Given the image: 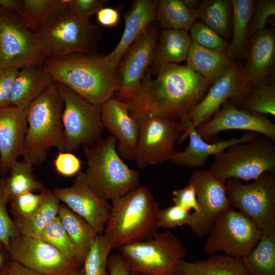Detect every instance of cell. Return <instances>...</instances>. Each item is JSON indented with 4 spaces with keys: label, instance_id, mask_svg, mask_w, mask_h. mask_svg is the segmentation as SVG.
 Returning <instances> with one entry per match:
<instances>
[{
    "label": "cell",
    "instance_id": "obj_22",
    "mask_svg": "<svg viewBox=\"0 0 275 275\" xmlns=\"http://www.w3.org/2000/svg\"><path fill=\"white\" fill-rule=\"evenodd\" d=\"M184 133L180 142L189 138V144L183 151L175 150L169 161L182 166L199 168L204 166L210 156H215L237 143L250 141L258 134L248 131L239 138L233 137L213 143H208L198 133L197 128L191 126L188 119L180 121Z\"/></svg>",
    "mask_w": 275,
    "mask_h": 275
},
{
    "label": "cell",
    "instance_id": "obj_5",
    "mask_svg": "<svg viewBox=\"0 0 275 275\" xmlns=\"http://www.w3.org/2000/svg\"><path fill=\"white\" fill-rule=\"evenodd\" d=\"M117 143L111 134L82 148L87 162V181L99 196L108 201L134 189L140 179V171L130 168L118 154Z\"/></svg>",
    "mask_w": 275,
    "mask_h": 275
},
{
    "label": "cell",
    "instance_id": "obj_28",
    "mask_svg": "<svg viewBox=\"0 0 275 275\" xmlns=\"http://www.w3.org/2000/svg\"><path fill=\"white\" fill-rule=\"evenodd\" d=\"M178 269L180 275H249L241 259L226 254L193 262L182 259Z\"/></svg>",
    "mask_w": 275,
    "mask_h": 275
},
{
    "label": "cell",
    "instance_id": "obj_38",
    "mask_svg": "<svg viewBox=\"0 0 275 275\" xmlns=\"http://www.w3.org/2000/svg\"><path fill=\"white\" fill-rule=\"evenodd\" d=\"M112 246L103 234H98L82 263L85 275H109L107 262Z\"/></svg>",
    "mask_w": 275,
    "mask_h": 275
},
{
    "label": "cell",
    "instance_id": "obj_14",
    "mask_svg": "<svg viewBox=\"0 0 275 275\" xmlns=\"http://www.w3.org/2000/svg\"><path fill=\"white\" fill-rule=\"evenodd\" d=\"M158 35L159 26L154 22L125 52L116 70L120 80L118 99L128 103L140 89L150 73Z\"/></svg>",
    "mask_w": 275,
    "mask_h": 275
},
{
    "label": "cell",
    "instance_id": "obj_39",
    "mask_svg": "<svg viewBox=\"0 0 275 275\" xmlns=\"http://www.w3.org/2000/svg\"><path fill=\"white\" fill-rule=\"evenodd\" d=\"M35 237L52 245L69 259L77 260L73 244L58 215Z\"/></svg>",
    "mask_w": 275,
    "mask_h": 275
},
{
    "label": "cell",
    "instance_id": "obj_21",
    "mask_svg": "<svg viewBox=\"0 0 275 275\" xmlns=\"http://www.w3.org/2000/svg\"><path fill=\"white\" fill-rule=\"evenodd\" d=\"M28 127L26 110L0 107V175L5 177L22 156Z\"/></svg>",
    "mask_w": 275,
    "mask_h": 275
},
{
    "label": "cell",
    "instance_id": "obj_55",
    "mask_svg": "<svg viewBox=\"0 0 275 275\" xmlns=\"http://www.w3.org/2000/svg\"><path fill=\"white\" fill-rule=\"evenodd\" d=\"M66 275H85V274L82 266L72 270Z\"/></svg>",
    "mask_w": 275,
    "mask_h": 275
},
{
    "label": "cell",
    "instance_id": "obj_9",
    "mask_svg": "<svg viewBox=\"0 0 275 275\" xmlns=\"http://www.w3.org/2000/svg\"><path fill=\"white\" fill-rule=\"evenodd\" d=\"M225 185L230 206L252 219L262 234H275V171L248 183L230 179Z\"/></svg>",
    "mask_w": 275,
    "mask_h": 275
},
{
    "label": "cell",
    "instance_id": "obj_19",
    "mask_svg": "<svg viewBox=\"0 0 275 275\" xmlns=\"http://www.w3.org/2000/svg\"><path fill=\"white\" fill-rule=\"evenodd\" d=\"M207 121L197 128L199 135L208 140L229 130H243L266 136L275 141V124L265 115L248 112L226 101Z\"/></svg>",
    "mask_w": 275,
    "mask_h": 275
},
{
    "label": "cell",
    "instance_id": "obj_31",
    "mask_svg": "<svg viewBox=\"0 0 275 275\" xmlns=\"http://www.w3.org/2000/svg\"><path fill=\"white\" fill-rule=\"evenodd\" d=\"M195 11L200 21L222 37H229L231 33L232 16L231 1H202Z\"/></svg>",
    "mask_w": 275,
    "mask_h": 275
},
{
    "label": "cell",
    "instance_id": "obj_4",
    "mask_svg": "<svg viewBox=\"0 0 275 275\" xmlns=\"http://www.w3.org/2000/svg\"><path fill=\"white\" fill-rule=\"evenodd\" d=\"M63 100L53 82L27 108L28 127L22 156L33 166L44 162L51 148L63 151Z\"/></svg>",
    "mask_w": 275,
    "mask_h": 275
},
{
    "label": "cell",
    "instance_id": "obj_35",
    "mask_svg": "<svg viewBox=\"0 0 275 275\" xmlns=\"http://www.w3.org/2000/svg\"><path fill=\"white\" fill-rule=\"evenodd\" d=\"M60 201L52 190H45L44 198L38 208L28 218L14 221L19 234L35 237L58 215Z\"/></svg>",
    "mask_w": 275,
    "mask_h": 275
},
{
    "label": "cell",
    "instance_id": "obj_30",
    "mask_svg": "<svg viewBox=\"0 0 275 275\" xmlns=\"http://www.w3.org/2000/svg\"><path fill=\"white\" fill-rule=\"evenodd\" d=\"M58 216L73 244L76 259L82 264L94 239L99 234L64 204L60 205Z\"/></svg>",
    "mask_w": 275,
    "mask_h": 275
},
{
    "label": "cell",
    "instance_id": "obj_24",
    "mask_svg": "<svg viewBox=\"0 0 275 275\" xmlns=\"http://www.w3.org/2000/svg\"><path fill=\"white\" fill-rule=\"evenodd\" d=\"M242 67L246 80L252 87L266 81L275 59V34L270 29H262L249 39Z\"/></svg>",
    "mask_w": 275,
    "mask_h": 275
},
{
    "label": "cell",
    "instance_id": "obj_16",
    "mask_svg": "<svg viewBox=\"0 0 275 275\" xmlns=\"http://www.w3.org/2000/svg\"><path fill=\"white\" fill-rule=\"evenodd\" d=\"M251 88L242 67L233 62L211 85L205 96L189 113L187 119L192 127L197 128L209 120L226 101H229L237 106Z\"/></svg>",
    "mask_w": 275,
    "mask_h": 275
},
{
    "label": "cell",
    "instance_id": "obj_25",
    "mask_svg": "<svg viewBox=\"0 0 275 275\" xmlns=\"http://www.w3.org/2000/svg\"><path fill=\"white\" fill-rule=\"evenodd\" d=\"M54 82L43 65L20 69L14 81L10 106L26 110Z\"/></svg>",
    "mask_w": 275,
    "mask_h": 275
},
{
    "label": "cell",
    "instance_id": "obj_34",
    "mask_svg": "<svg viewBox=\"0 0 275 275\" xmlns=\"http://www.w3.org/2000/svg\"><path fill=\"white\" fill-rule=\"evenodd\" d=\"M241 261L249 275H275V234H262Z\"/></svg>",
    "mask_w": 275,
    "mask_h": 275
},
{
    "label": "cell",
    "instance_id": "obj_46",
    "mask_svg": "<svg viewBox=\"0 0 275 275\" xmlns=\"http://www.w3.org/2000/svg\"><path fill=\"white\" fill-rule=\"evenodd\" d=\"M174 205L181 207L189 211L194 210V214L200 211L196 193L193 185L188 183L185 187L174 190L172 192Z\"/></svg>",
    "mask_w": 275,
    "mask_h": 275
},
{
    "label": "cell",
    "instance_id": "obj_48",
    "mask_svg": "<svg viewBox=\"0 0 275 275\" xmlns=\"http://www.w3.org/2000/svg\"><path fill=\"white\" fill-rule=\"evenodd\" d=\"M19 70L0 69V107L10 106L14 81Z\"/></svg>",
    "mask_w": 275,
    "mask_h": 275
},
{
    "label": "cell",
    "instance_id": "obj_11",
    "mask_svg": "<svg viewBox=\"0 0 275 275\" xmlns=\"http://www.w3.org/2000/svg\"><path fill=\"white\" fill-rule=\"evenodd\" d=\"M56 84L64 103L62 120L65 144L63 151L72 152L101 139L104 127L101 107L64 85Z\"/></svg>",
    "mask_w": 275,
    "mask_h": 275
},
{
    "label": "cell",
    "instance_id": "obj_47",
    "mask_svg": "<svg viewBox=\"0 0 275 275\" xmlns=\"http://www.w3.org/2000/svg\"><path fill=\"white\" fill-rule=\"evenodd\" d=\"M103 0H71L69 10L84 22L90 21V17L103 7Z\"/></svg>",
    "mask_w": 275,
    "mask_h": 275
},
{
    "label": "cell",
    "instance_id": "obj_6",
    "mask_svg": "<svg viewBox=\"0 0 275 275\" xmlns=\"http://www.w3.org/2000/svg\"><path fill=\"white\" fill-rule=\"evenodd\" d=\"M208 170L224 183L230 179L253 180L265 172L275 171V141L257 134L234 144L214 156Z\"/></svg>",
    "mask_w": 275,
    "mask_h": 275
},
{
    "label": "cell",
    "instance_id": "obj_3",
    "mask_svg": "<svg viewBox=\"0 0 275 275\" xmlns=\"http://www.w3.org/2000/svg\"><path fill=\"white\" fill-rule=\"evenodd\" d=\"M112 208L104 232L113 249L150 239L157 229L160 208L146 186H138L111 201Z\"/></svg>",
    "mask_w": 275,
    "mask_h": 275
},
{
    "label": "cell",
    "instance_id": "obj_2",
    "mask_svg": "<svg viewBox=\"0 0 275 275\" xmlns=\"http://www.w3.org/2000/svg\"><path fill=\"white\" fill-rule=\"evenodd\" d=\"M43 65L54 82L64 85L100 107L119 88L117 71L104 56L95 52L47 59Z\"/></svg>",
    "mask_w": 275,
    "mask_h": 275
},
{
    "label": "cell",
    "instance_id": "obj_45",
    "mask_svg": "<svg viewBox=\"0 0 275 275\" xmlns=\"http://www.w3.org/2000/svg\"><path fill=\"white\" fill-rule=\"evenodd\" d=\"M56 172L60 175L70 177L77 175L81 168V161L71 152L59 151L53 161Z\"/></svg>",
    "mask_w": 275,
    "mask_h": 275
},
{
    "label": "cell",
    "instance_id": "obj_23",
    "mask_svg": "<svg viewBox=\"0 0 275 275\" xmlns=\"http://www.w3.org/2000/svg\"><path fill=\"white\" fill-rule=\"evenodd\" d=\"M157 5L156 0H136L124 15L125 25L121 38L116 47L104 56L113 69L116 71L128 47L150 24L156 21Z\"/></svg>",
    "mask_w": 275,
    "mask_h": 275
},
{
    "label": "cell",
    "instance_id": "obj_41",
    "mask_svg": "<svg viewBox=\"0 0 275 275\" xmlns=\"http://www.w3.org/2000/svg\"><path fill=\"white\" fill-rule=\"evenodd\" d=\"M10 197L5 177H0V241L8 248L9 240L19 234L17 227L9 215L7 206Z\"/></svg>",
    "mask_w": 275,
    "mask_h": 275
},
{
    "label": "cell",
    "instance_id": "obj_18",
    "mask_svg": "<svg viewBox=\"0 0 275 275\" xmlns=\"http://www.w3.org/2000/svg\"><path fill=\"white\" fill-rule=\"evenodd\" d=\"M52 191L60 202L84 218L98 234H103L111 211V203L91 188L85 172L80 171L76 175L70 186L56 187Z\"/></svg>",
    "mask_w": 275,
    "mask_h": 275
},
{
    "label": "cell",
    "instance_id": "obj_51",
    "mask_svg": "<svg viewBox=\"0 0 275 275\" xmlns=\"http://www.w3.org/2000/svg\"><path fill=\"white\" fill-rule=\"evenodd\" d=\"M0 275H44L12 261Z\"/></svg>",
    "mask_w": 275,
    "mask_h": 275
},
{
    "label": "cell",
    "instance_id": "obj_33",
    "mask_svg": "<svg viewBox=\"0 0 275 275\" xmlns=\"http://www.w3.org/2000/svg\"><path fill=\"white\" fill-rule=\"evenodd\" d=\"M70 1L23 0V8L19 16L32 32L37 34L51 18L68 8Z\"/></svg>",
    "mask_w": 275,
    "mask_h": 275
},
{
    "label": "cell",
    "instance_id": "obj_44",
    "mask_svg": "<svg viewBox=\"0 0 275 275\" xmlns=\"http://www.w3.org/2000/svg\"><path fill=\"white\" fill-rule=\"evenodd\" d=\"M274 14V0L255 1L254 12L249 25V39L257 32L265 29L267 19Z\"/></svg>",
    "mask_w": 275,
    "mask_h": 275
},
{
    "label": "cell",
    "instance_id": "obj_42",
    "mask_svg": "<svg viewBox=\"0 0 275 275\" xmlns=\"http://www.w3.org/2000/svg\"><path fill=\"white\" fill-rule=\"evenodd\" d=\"M45 189L39 194L27 192L12 198L10 202L13 221L23 219L31 215L41 204Z\"/></svg>",
    "mask_w": 275,
    "mask_h": 275
},
{
    "label": "cell",
    "instance_id": "obj_54",
    "mask_svg": "<svg viewBox=\"0 0 275 275\" xmlns=\"http://www.w3.org/2000/svg\"><path fill=\"white\" fill-rule=\"evenodd\" d=\"M184 4L190 9L196 10L199 6L201 1L197 0H183Z\"/></svg>",
    "mask_w": 275,
    "mask_h": 275
},
{
    "label": "cell",
    "instance_id": "obj_43",
    "mask_svg": "<svg viewBox=\"0 0 275 275\" xmlns=\"http://www.w3.org/2000/svg\"><path fill=\"white\" fill-rule=\"evenodd\" d=\"M192 214L186 209L173 205L160 209L157 217V227L162 229H173L183 225H189Z\"/></svg>",
    "mask_w": 275,
    "mask_h": 275
},
{
    "label": "cell",
    "instance_id": "obj_27",
    "mask_svg": "<svg viewBox=\"0 0 275 275\" xmlns=\"http://www.w3.org/2000/svg\"><path fill=\"white\" fill-rule=\"evenodd\" d=\"M186 66L212 85L233 63L226 53L209 49L191 41L186 58Z\"/></svg>",
    "mask_w": 275,
    "mask_h": 275
},
{
    "label": "cell",
    "instance_id": "obj_32",
    "mask_svg": "<svg viewBox=\"0 0 275 275\" xmlns=\"http://www.w3.org/2000/svg\"><path fill=\"white\" fill-rule=\"evenodd\" d=\"M197 19L195 10L182 0H158L156 21L163 30L189 31Z\"/></svg>",
    "mask_w": 275,
    "mask_h": 275
},
{
    "label": "cell",
    "instance_id": "obj_1",
    "mask_svg": "<svg viewBox=\"0 0 275 275\" xmlns=\"http://www.w3.org/2000/svg\"><path fill=\"white\" fill-rule=\"evenodd\" d=\"M211 86L186 65L170 64L154 78L149 73L128 103L132 113L181 121L202 100Z\"/></svg>",
    "mask_w": 275,
    "mask_h": 275
},
{
    "label": "cell",
    "instance_id": "obj_12",
    "mask_svg": "<svg viewBox=\"0 0 275 275\" xmlns=\"http://www.w3.org/2000/svg\"><path fill=\"white\" fill-rule=\"evenodd\" d=\"M140 130L134 160L141 169L169 161L184 133L181 122L144 112L132 113Z\"/></svg>",
    "mask_w": 275,
    "mask_h": 275
},
{
    "label": "cell",
    "instance_id": "obj_8",
    "mask_svg": "<svg viewBox=\"0 0 275 275\" xmlns=\"http://www.w3.org/2000/svg\"><path fill=\"white\" fill-rule=\"evenodd\" d=\"M118 249L130 271L142 275H180L179 263L187 256L185 246L169 230Z\"/></svg>",
    "mask_w": 275,
    "mask_h": 275
},
{
    "label": "cell",
    "instance_id": "obj_15",
    "mask_svg": "<svg viewBox=\"0 0 275 275\" xmlns=\"http://www.w3.org/2000/svg\"><path fill=\"white\" fill-rule=\"evenodd\" d=\"M8 249L13 261L44 275H66L82 266L44 241L20 234L9 240Z\"/></svg>",
    "mask_w": 275,
    "mask_h": 275
},
{
    "label": "cell",
    "instance_id": "obj_56",
    "mask_svg": "<svg viewBox=\"0 0 275 275\" xmlns=\"http://www.w3.org/2000/svg\"><path fill=\"white\" fill-rule=\"evenodd\" d=\"M129 275H142V274H140V273H137V272L130 271Z\"/></svg>",
    "mask_w": 275,
    "mask_h": 275
},
{
    "label": "cell",
    "instance_id": "obj_53",
    "mask_svg": "<svg viewBox=\"0 0 275 275\" xmlns=\"http://www.w3.org/2000/svg\"><path fill=\"white\" fill-rule=\"evenodd\" d=\"M12 261L8 249L0 241V274Z\"/></svg>",
    "mask_w": 275,
    "mask_h": 275
},
{
    "label": "cell",
    "instance_id": "obj_7",
    "mask_svg": "<svg viewBox=\"0 0 275 275\" xmlns=\"http://www.w3.org/2000/svg\"><path fill=\"white\" fill-rule=\"evenodd\" d=\"M36 34L47 59L95 52L102 38L97 25L82 21L68 7L51 18Z\"/></svg>",
    "mask_w": 275,
    "mask_h": 275
},
{
    "label": "cell",
    "instance_id": "obj_36",
    "mask_svg": "<svg viewBox=\"0 0 275 275\" xmlns=\"http://www.w3.org/2000/svg\"><path fill=\"white\" fill-rule=\"evenodd\" d=\"M33 167L24 160H17L12 165L9 171V176L5 177L10 200L20 194L27 192L40 193L45 188L35 177Z\"/></svg>",
    "mask_w": 275,
    "mask_h": 275
},
{
    "label": "cell",
    "instance_id": "obj_29",
    "mask_svg": "<svg viewBox=\"0 0 275 275\" xmlns=\"http://www.w3.org/2000/svg\"><path fill=\"white\" fill-rule=\"evenodd\" d=\"M232 38L227 54L232 59L245 56L249 42L248 30L254 12L255 1L232 0Z\"/></svg>",
    "mask_w": 275,
    "mask_h": 275
},
{
    "label": "cell",
    "instance_id": "obj_26",
    "mask_svg": "<svg viewBox=\"0 0 275 275\" xmlns=\"http://www.w3.org/2000/svg\"><path fill=\"white\" fill-rule=\"evenodd\" d=\"M191 40L187 31L163 30L159 33L154 58L150 69V76L156 75L164 67L179 64L186 60Z\"/></svg>",
    "mask_w": 275,
    "mask_h": 275
},
{
    "label": "cell",
    "instance_id": "obj_17",
    "mask_svg": "<svg viewBox=\"0 0 275 275\" xmlns=\"http://www.w3.org/2000/svg\"><path fill=\"white\" fill-rule=\"evenodd\" d=\"M188 183L194 187L200 208L198 214L191 213L188 227L195 235L202 238L208 235L217 216L230 206L226 185L206 169L194 171Z\"/></svg>",
    "mask_w": 275,
    "mask_h": 275
},
{
    "label": "cell",
    "instance_id": "obj_13",
    "mask_svg": "<svg viewBox=\"0 0 275 275\" xmlns=\"http://www.w3.org/2000/svg\"><path fill=\"white\" fill-rule=\"evenodd\" d=\"M46 59L37 34L18 15L0 9V69L43 65Z\"/></svg>",
    "mask_w": 275,
    "mask_h": 275
},
{
    "label": "cell",
    "instance_id": "obj_10",
    "mask_svg": "<svg viewBox=\"0 0 275 275\" xmlns=\"http://www.w3.org/2000/svg\"><path fill=\"white\" fill-rule=\"evenodd\" d=\"M207 236L206 254L223 252L241 260L257 245L262 232L252 219L230 206L215 218Z\"/></svg>",
    "mask_w": 275,
    "mask_h": 275
},
{
    "label": "cell",
    "instance_id": "obj_50",
    "mask_svg": "<svg viewBox=\"0 0 275 275\" xmlns=\"http://www.w3.org/2000/svg\"><path fill=\"white\" fill-rule=\"evenodd\" d=\"M97 20L102 26H116L120 19L118 10L110 7H102L96 13Z\"/></svg>",
    "mask_w": 275,
    "mask_h": 275
},
{
    "label": "cell",
    "instance_id": "obj_40",
    "mask_svg": "<svg viewBox=\"0 0 275 275\" xmlns=\"http://www.w3.org/2000/svg\"><path fill=\"white\" fill-rule=\"evenodd\" d=\"M189 31L191 41L204 48L227 53L228 44L224 38L201 21L195 22Z\"/></svg>",
    "mask_w": 275,
    "mask_h": 275
},
{
    "label": "cell",
    "instance_id": "obj_37",
    "mask_svg": "<svg viewBox=\"0 0 275 275\" xmlns=\"http://www.w3.org/2000/svg\"><path fill=\"white\" fill-rule=\"evenodd\" d=\"M236 107L253 113L274 116V86L265 81L252 87Z\"/></svg>",
    "mask_w": 275,
    "mask_h": 275
},
{
    "label": "cell",
    "instance_id": "obj_20",
    "mask_svg": "<svg viewBox=\"0 0 275 275\" xmlns=\"http://www.w3.org/2000/svg\"><path fill=\"white\" fill-rule=\"evenodd\" d=\"M103 125L117 140V150L123 159L134 160L140 125L128 103L112 97L101 107Z\"/></svg>",
    "mask_w": 275,
    "mask_h": 275
},
{
    "label": "cell",
    "instance_id": "obj_52",
    "mask_svg": "<svg viewBox=\"0 0 275 275\" xmlns=\"http://www.w3.org/2000/svg\"><path fill=\"white\" fill-rule=\"evenodd\" d=\"M24 6L23 0H0V9L19 15Z\"/></svg>",
    "mask_w": 275,
    "mask_h": 275
},
{
    "label": "cell",
    "instance_id": "obj_49",
    "mask_svg": "<svg viewBox=\"0 0 275 275\" xmlns=\"http://www.w3.org/2000/svg\"><path fill=\"white\" fill-rule=\"evenodd\" d=\"M109 275H129L130 270L127 262L119 254L109 255L107 262Z\"/></svg>",
    "mask_w": 275,
    "mask_h": 275
}]
</instances>
